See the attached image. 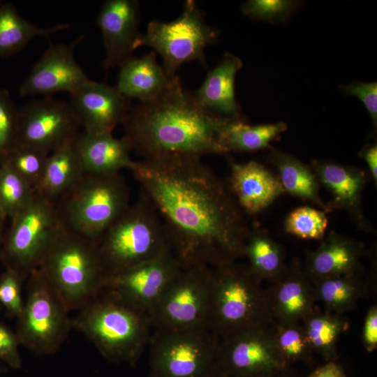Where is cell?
<instances>
[{
  "mask_svg": "<svg viewBox=\"0 0 377 377\" xmlns=\"http://www.w3.org/2000/svg\"><path fill=\"white\" fill-rule=\"evenodd\" d=\"M47 156L34 149L16 146L0 162L10 165L35 189L42 178Z\"/></svg>",
  "mask_w": 377,
  "mask_h": 377,
  "instance_id": "cell-36",
  "label": "cell"
},
{
  "mask_svg": "<svg viewBox=\"0 0 377 377\" xmlns=\"http://www.w3.org/2000/svg\"><path fill=\"white\" fill-rule=\"evenodd\" d=\"M139 16V4L135 0H108L102 4L97 24L105 50L103 63L105 70L119 67L133 56L140 35Z\"/></svg>",
  "mask_w": 377,
  "mask_h": 377,
  "instance_id": "cell-19",
  "label": "cell"
},
{
  "mask_svg": "<svg viewBox=\"0 0 377 377\" xmlns=\"http://www.w3.org/2000/svg\"><path fill=\"white\" fill-rule=\"evenodd\" d=\"M20 344L17 334L0 324V360L13 369H20L22 366L18 348Z\"/></svg>",
  "mask_w": 377,
  "mask_h": 377,
  "instance_id": "cell-41",
  "label": "cell"
},
{
  "mask_svg": "<svg viewBox=\"0 0 377 377\" xmlns=\"http://www.w3.org/2000/svg\"><path fill=\"white\" fill-rule=\"evenodd\" d=\"M18 110L8 92L0 88V158L17 146Z\"/></svg>",
  "mask_w": 377,
  "mask_h": 377,
  "instance_id": "cell-38",
  "label": "cell"
},
{
  "mask_svg": "<svg viewBox=\"0 0 377 377\" xmlns=\"http://www.w3.org/2000/svg\"><path fill=\"white\" fill-rule=\"evenodd\" d=\"M230 120L202 108L177 76L156 98L131 106L123 122L131 150L143 159L225 154L221 132Z\"/></svg>",
  "mask_w": 377,
  "mask_h": 377,
  "instance_id": "cell-2",
  "label": "cell"
},
{
  "mask_svg": "<svg viewBox=\"0 0 377 377\" xmlns=\"http://www.w3.org/2000/svg\"><path fill=\"white\" fill-rule=\"evenodd\" d=\"M219 339L209 330H156L148 377H204L216 366Z\"/></svg>",
  "mask_w": 377,
  "mask_h": 377,
  "instance_id": "cell-12",
  "label": "cell"
},
{
  "mask_svg": "<svg viewBox=\"0 0 377 377\" xmlns=\"http://www.w3.org/2000/svg\"><path fill=\"white\" fill-rule=\"evenodd\" d=\"M313 283L316 302H321L325 311L341 314L353 311L360 299L369 296L371 284L363 271L327 277Z\"/></svg>",
  "mask_w": 377,
  "mask_h": 377,
  "instance_id": "cell-27",
  "label": "cell"
},
{
  "mask_svg": "<svg viewBox=\"0 0 377 377\" xmlns=\"http://www.w3.org/2000/svg\"><path fill=\"white\" fill-rule=\"evenodd\" d=\"M74 140L47 156L42 178L35 188L36 191L55 202L84 174Z\"/></svg>",
  "mask_w": 377,
  "mask_h": 377,
  "instance_id": "cell-28",
  "label": "cell"
},
{
  "mask_svg": "<svg viewBox=\"0 0 377 377\" xmlns=\"http://www.w3.org/2000/svg\"><path fill=\"white\" fill-rule=\"evenodd\" d=\"M3 371V369L1 367H0V373Z\"/></svg>",
  "mask_w": 377,
  "mask_h": 377,
  "instance_id": "cell-48",
  "label": "cell"
},
{
  "mask_svg": "<svg viewBox=\"0 0 377 377\" xmlns=\"http://www.w3.org/2000/svg\"><path fill=\"white\" fill-rule=\"evenodd\" d=\"M21 277L13 270L6 268L0 278V304L12 316L18 317L23 309Z\"/></svg>",
  "mask_w": 377,
  "mask_h": 377,
  "instance_id": "cell-39",
  "label": "cell"
},
{
  "mask_svg": "<svg viewBox=\"0 0 377 377\" xmlns=\"http://www.w3.org/2000/svg\"><path fill=\"white\" fill-rule=\"evenodd\" d=\"M35 189L10 165L0 162V214L11 218L31 199Z\"/></svg>",
  "mask_w": 377,
  "mask_h": 377,
  "instance_id": "cell-33",
  "label": "cell"
},
{
  "mask_svg": "<svg viewBox=\"0 0 377 377\" xmlns=\"http://www.w3.org/2000/svg\"><path fill=\"white\" fill-rule=\"evenodd\" d=\"M72 327L108 361L132 367L149 343L152 327L147 315L103 290L78 310Z\"/></svg>",
  "mask_w": 377,
  "mask_h": 377,
  "instance_id": "cell-3",
  "label": "cell"
},
{
  "mask_svg": "<svg viewBox=\"0 0 377 377\" xmlns=\"http://www.w3.org/2000/svg\"><path fill=\"white\" fill-rule=\"evenodd\" d=\"M265 293L274 323H300L316 306L313 283L297 258L287 265L282 274L265 289Z\"/></svg>",
  "mask_w": 377,
  "mask_h": 377,
  "instance_id": "cell-20",
  "label": "cell"
},
{
  "mask_svg": "<svg viewBox=\"0 0 377 377\" xmlns=\"http://www.w3.org/2000/svg\"><path fill=\"white\" fill-rule=\"evenodd\" d=\"M212 267L182 269L170 282L150 321L156 330L209 329Z\"/></svg>",
  "mask_w": 377,
  "mask_h": 377,
  "instance_id": "cell-11",
  "label": "cell"
},
{
  "mask_svg": "<svg viewBox=\"0 0 377 377\" xmlns=\"http://www.w3.org/2000/svg\"><path fill=\"white\" fill-rule=\"evenodd\" d=\"M300 324L313 353L327 362H337V343L348 327L342 315L323 312L315 306Z\"/></svg>",
  "mask_w": 377,
  "mask_h": 377,
  "instance_id": "cell-31",
  "label": "cell"
},
{
  "mask_svg": "<svg viewBox=\"0 0 377 377\" xmlns=\"http://www.w3.org/2000/svg\"><path fill=\"white\" fill-rule=\"evenodd\" d=\"M71 311H78L103 288L97 242L63 226L38 267Z\"/></svg>",
  "mask_w": 377,
  "mask_h": 377,
  "instance_id": "cell-6",
  "label": "cell"
},
{
  "mask_svg": "<svg viewBox=\"0 0 377 377\" xmlns=\"http://www.w3.org/2000/svg\"><path fill=\"white\" fill-rule=\"evenodd\" d=\"M307 377H347L343 367L337 362H327L318 367Z\"/></svg>",
  "mask_w": 377,
  "mask_h": 377,
  "instance_id": "cell-44",
  "label": "cell"
},
{
  "mask_svg": "<svg viewBox=\"0 0 377 377\" xmlns=\"http://www.w3.org/2000/svg\"><path fill=\"white\" fill-rule=\"evenodd\" d=\"M362 343L367 352L374 351L377 346V306L373 305L368 310L364 323Z\"/></svg>",
  "mask_w": 377,
  "mask_h": 377,
  "instance_id": "cell-42",
  "label": "cell"
},
{
  "mask_svg": "<svg viewBox=\"0 0 377 377\" xmlns=\"http://www.w3.org/2000/svg\"><path fill=\"white\" fill-rule=\"evenodd\" d=\"M298 3L289 0H249L241 6L242 13L255 20L276 22L285 20Z\"/></svg>",
  "mask_w": 377,
  "mask_h": 377,
  "instance_id": "cell-37",
  "label": "cell"
},
{
  "mask_svg": "<svg viewBox=\"0 0 377 377\" xmlns=\"http://www.w3.org/2000/svg\"><path fill=\"white\" fill-rule=\"evenodd\" d=\"M69 27L59 24L50 27H39L23 18L10 3L0 4V58L10 57L21 51L33 39L49 37Z\"/></svg>",
  "mask_w": 377,
  "mask_h": 377,
  "instance_id": "cell-30",
  "label": "cell"
},
{
  "mask_svg": "<svg viewBox=\"0 0 377 377\" xmlns=\"http://www.w3.org/2000/svg\"><path fill=\"white\" fill-rule=\"evenodd\" d=\"M268 149V161L276 168L284 191L330 212L320 197V184L311 167L290 154L271 146Z\"/></svg>",
  "mask_w": 377,
  "mask_h": 377,
  "instance_id": "cell-26",
  "label": "cell"
},
{
  "mask_svg": "<svg viewBox=\"0 0 377 377\" xmlns=\"http://www.w3.org/2000/svg\"><path fill=\"white\" fill-rule=\"evenodd\" d=\"M5 219H4L0 214V255L1 253V249L3 246V239H4L3 232V224H4Z\"/></svg>",
  "mask_w": 377,
  "mask_h": 377,
  "instance_id": "cell-47",
  "label": "cell"
},
{
  "mask_svg": "<svg viewBox=\"0 0 377 377\" xmlns=\"http://www.w3.org/2000/svg\"><path fill=\"white\" fill-rule=\"evenodd\" d=\"M310 166L320 184L331 195V200L327 204L330 211L343 210L359 230L374 232L362 204V193L367 182L364 170L327 160H313Z\"/></svg>",
  "mask_w": 377,
  "mask_h": 377,
  "instance_id": "cell-18",
  "label": "cell"
},
{
  "mask_svg": "<svg viewBox=\"0 0 377 377\" xmlns=\"http://www.w3.org/2000/svg\"><path fill=\"white\" fill-rule=\"evenodd\" d=\"M83 38L79 36L69 44L50 45L20 85L19 94L44 97L63 91L71 94L88 81L74 57V50Z\"/></svg>",
  "mask_w": 377,
  "mask_h": 377,
  "instance_id": "cell-16",
  "label": "cell"
},
{
  "mask_svg": "<svg viewBox=\"0 0 377 377\" xmlns=\"http://www.w3.org/2000/svg\"><path fill=\"white\" fill-rule=\"evenodd\" d=\"M340 89L344 93L357 97L364 105L373 124L377 125V82H353L348 85H341Z\"/></svg>",
  "mask_w": 377,
  "mask_h": 377,
  "instance_id": "cell-40",
  "label": "cell"
},
{
  "mask_svg": "<svg viewBox=\"0 0 377 377\" xmlns=\"http://www.w3.org/2000/svg\"><path fill=\"white\" fill-rule=\"evenodd\" d=\"M69 94L73 112L89 133H112L123 124L131 106V100L116 87L91 80Z\"/></svg>",
  "mask_w": 377,
  "mask_h": 377,
  "instance_id": "cell-17",
  "label": "cell"
},
{
  "mask_svg": "<svg viewBox=\"0 0 377 377\" xmlns=\"http://www.w3.org/2000/svg\"><path fill=\"white\" fill-rule=\"evenodd\" d=\"M274 341L281 359L290 367L298 362L313 363V351L300 323L280 325L273 323Z\"/></svg>",
  "mask_w": 377,
  "mask_h": 377,
  "instance_id": "cell-34",
  "label": "cell"
},
{
  "mask_svg": "<svg viewBox=\"0 0 377 377\" xmlns=\"http://www.w3.org/2000/svg\"><path fill=\"white\" fill-rule=\"evenodd\" d=\"M55 203L64 228L97 242L130 206L129 188L120 172H84Z\"/></svg>",
  "mask_w": 377,
  "mask_h": 377,
  "instance_id": "cell-7",
  "label": "cell"
},
{
  "mask_svg": "<svg viewBox=\"0 0 377 377\" xmlns=\"http://www.w3.org/2000/svg\"><path fill=\"white\" fill-rule=\"evenodd\" d=\"M80 127L69 103L45 96L29 102L18 110L17 146L49 155L74 140Z\"/></svg>",
  "mask_w": 377,
  "mask_h": 377,
  "instance_id": "cell-13",
  "label": "cell"
},
{
  "mask_svg": "<svg viewBox=\"0 0 377 377\" xmlns=\"http://www.w3.org/2000/svg\"><path fill=\"white\" fill-rule=\"evenodd\" d=\"M326 213L309 206L297 207L285 219L284 230L287 233L306 239H322L327 228Z\"/></svg>",
  "mask_w": 377,
  "mask_h": 377,
  "instance_id": "cell-35",
  "label": "cell"
},
{
  "mask_svg": "<svg viewBox=\"0 0 377 377\" xmlns=\"http://www.w3.org/2000/svg\"><path fill=\"white\" fill-rule=\"evenodd\" d=\"M97 245L105 279L170 249L165 226L142 191L105 230Z\"/></svg>",
  "mask_w": 377,
  "mask_h": 377,
  "instance_id": "cell-4",
  "label": "cell"
},
{
  "mask_svg": "<svg viewBox=\"0 0 377 377\" xmlns=\"http://www.w3.org/2000/svg\"><path fill=\"white\" fill-rule=\"evenodd\" d=\"M217 38L218 31L206 23L198 3L187 0L183 12L175 20L169 22L151 21L146 32L138 38L135 49L148 46L158 53L163 58L165 75L173 80L184 63L197 60L205 65V49Z\"/></svg>",
  "mask_w": 377,
  "mask_h": 377,
  "instance_id": "cell-9",
  "label": "cell"
},
{
  "mask_svg": "<svg viewBox=\"0 0 377 377\" xmlns=\"http://www.w3.org/2000/svg\"><path fill=\"white\" fill-rule=\"evenodd\" d=\"M360 156L362 158L370 172L372 179L376 186L377 184V145L376 144H367L360 151Z\"/></svg>",
  "mask_w": 377,
  "mask_h": 377,
  "instance_id": "cell-43",
  "label": "cell"
},
{
  "mask_svg": "<svg viewBox=\"0 0 377 377\" xmlns=\"http://www.w3.org/2000/svg\"><path fill=\"white\" fill-rule=\"evenodd\" d=\"M204 377H228L221 371L217 365Z\"/></svg>",
  "mask_w": 377,
  "mask_h": 377,
  "instance_id": "cell-46",
  "label": "cell"
},
{
  "mask_svg": "<svg viewBox=\"0 0 377 377\" xmlns=\"http://www.w3.org/2000/svg\"><path fill=\"white\" fill-rule=\"evenodd\" d=\"M85 173L109 175L131 170L135 161L130 155L128 140L117 138L112 133H89L79 132L74 140Z\"/></svg>",
  "mask_w": 377,
  "mask_h": 377,
  "instance_id": "cell-24",
  "label": "cell"
},
{
  "mask_svg": "<svg viewBox=\"0 0 377 377\" xmlns=\"http://www.w3.org/2000/svg\"><path fill=\"white\" fill-rule=\"evenodd\" d=\"M244 256L247 258V265L261 281H274L287 266L283 246L268 232L257 226L250 229Z\"/></svg>",
  "mask_w": 377,
  "mask_h": 377,
  "instance_id": "cell-29",
  "label": "cell"
},
{
  "mask_svg": "<svg viewBox=\"0 0 377 377\" xmlns=\"http://www.w3.org/2000/svg\"><path fill=\"white\" fill-rule=\"evenodd\" d=\"M119 68L116 87L130 100L151 101L159 96L174 80L167 77L156 60L154 51L142 57L132 56Z\"/></svg>",
  "mask_w": 377,
  "mask_h": 377,
  "instance_id": "cell-25",
  "label": "cell"
},
{
  "mask_svg": "<svg viewBox=\"0 0 377 377\" xmlns=\"http://www.w3.org/2000/svg\"><path fill=\"white\" fill-rule=\"evenodd\" d=\"M27 298L17 317L20 343L36 355L57 351L73 329L69 310L39 268L27 279Z\"/></svg>",
  "mask_w": 377,
  "mask_h": 377,
  "instance_id": "cell-10",
  "label": "cell"
},
{
  "mask_svg": "<svg viewBox=\"0 0 377 377\" xmlns=\"http://www.w3.org/2000/svg\"><path fill=\"white\" fill-rule=\"evenodd\" d=\"M230 167L228 184L244 214H259L285 192L278 177L256 161H230Z\"/></svg>",
  "mask_w": 377,
  "mask_h": 377,
  "instance_id": "cell-21",
  "label": "cell"
},
{
  "mask_svg": "<svg viewBox=\"0 0 377 377\" xmlns=\"http://www.w3.org/2000/svg\"><path fill=\"white\" fill-rule=\"evenodd\" d=\"M365 253L363 243L331 232L322 239L316 250L306 255L303 267L313 282L362 270L360 260Z\"/></svg>",
  "mask_w": 377,
  "mask_h": 377,
  "instance_id": "cell-23",
  "label": "cell"
},
{
  "mask_svg": "<svg viewBox=\"0 0 377 377\" xmlns=\"http://www.w3.org/2000/svg\"><path fill=\"white\" fill-rule=\"evenodd\" d=\"M158 213L182 269L216 267L244 256L250 231L228 182L201 158L168 156L130 170Z\"/></svg>",
  "mask_w": 377,
  "mask_h": 377,
  "instance_id": "cell-1",
  "label": "cell"
},
{
  "mask_svg": "<svg viewBox=\"0 0 377 377\" xmlns=\"http://www.w3.org/2000/svg\"><path fill=\"white\" fill-rule=\"evenodd\" d=\"M242 60L226 52L207 75L202 85L192 92L198 104L209 113L228 120H244L236 100L235 82Z\"/></svg>",
  "mask_w": 377,
  "mask_h": 377,
  "instance_id": "cell-22",
  "label": "cell"
},
{
  "mask_svg": "<svg viewBox=\"0 0 377 377\" xmlns=\"http://www.w3.org/2000/svg\"><path fill=\"white\" fill-rule=\"evenodd\" d=\"M261 283L247 264L212 267L209 329L219 339L273 323Z\"/></svg>",
  "mask_w": 377,
  "mask_h": 377,
  "instance_id": "cell-5",
  "label": "cell"
},
{
  "mask_svg": "<svg viewBox=\"0 0 377 377\" xmlns=\"http://www.w3.org/2000/svg\"><path fill=\"white\" fill-rule=\"evenodd\" d=\"M288 128L283 121L249 125L244 120H230L223 126L220 143L225 154L230 151H254L270 147L269 143Z\"/></svg>",
  "mask_w": 377,
  "mask_h": 377,
  "instance_id": "cell-32",
  "label": "cell"
},
{
  "mask_svg": "<svg viewBox=\"0 0 377 377\" xmlns=\"http://www.w3.org/2000/svg\"><path fill=\"white\" fill-rule=\"evenodd\" d=\"M216 365L228 377H249L288 367L278 354L273 323L219 339Z\"/></svg>",
  "mask_w": 377,
  "mask_h": 377,
  "instance_id": "cell-15",
  "label": "cell"
},
{
  "mask_svg": "<svg viewBox=\"0 0 377 377\" xmlns=\"http://www.w3.org/2000/svg\"><path fill=\"white\" fill-rule=\"evenodd\" d=\"M182 269L169 249L152 259L107 277L103 290L142 311L150 320L165 288Z\"/></svg>",
  "mask_w": 377,
  "mask_h": 377,
  "instance_id": "cell-14",
  "label": "cell"
},
{
  "mask_svg": "<svg viewBox=\"0 0 377 377\" xmlns=\"http://www.w3.org/2000/svg\"><path fill=\"white\" fill-rule=\"evenodd\" d=\"M249 377H299V376L292 371L290 367H287Z\"/></svg>",
  "mask_w": 377,
  "mask_h": 377,
  "instance_id": "cell-45",
  "label": "cell"
},
{
  "mask_svg": "<svg viewBox=\"0 0 377 377\" xmlns=\"http://www.w3.org/2000/svg\"><path fill=\"white\" fill-rule=\"evenodd\" d=\"M10 219L1 255L6 268L15 271L24 281L38 267L62 225L55 201L36 191L29 202Z\"/></svg>",
  "mask_w": 377,
  "mask_h": 377,
  "instance_id": "cell-8",
  "label": "cell"
}]
</instances>
